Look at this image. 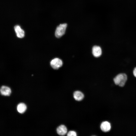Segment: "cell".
Segmentation results:
<instances>
[{"label":"cell","instance_id":"11","mask_svg":"<svg viewBox=\"0 0 136 136\" xmlns=\"http://www.w3.org/2000/svg\"><path fill=\"white\" fill-rule=\"evenodd\" d=\"M68 136H76L77 135L76 132L74 131H70L67 133Z\"/></svg>","mask_w":136,"mask_h":136},{"label":"cell","instance_id":"7","mask_svg":"<svg viewBox=\"0 0 136 136\" xmlns=\"http://www.w3.org/2000/svg\"><path fill=\"white\" fill-rule=\"evenodd\" d=\"M0 90L1 94L5 96H9L11 93L10 88L5 86H3L1 87Z\"/></svg>","mask_w":136,"mask_h":136},{"label":"cell","instance_id":"6","mask_svg":"<svg viewBox=\"0 0 136 136\" xmlns=\"http://www.w3.org/2000/svg\"><path fill=\"white\" fill-rule=\"evenodd\" d=\"M92 53L95 57H100L102 54L101 48L99 46H94L92 48Z\"/></svg>","mask_w":136,"mask_h":136},{"label":"cell","instance_id":"1","mask_svg":"<svg viewBox=\"0 0 136 136\" xmlns=\"http://www.w3.org/2000/svg\"><path fill=\"white\" fill-rule=\"evenodd\" d=\"M127 76L124 73H121L116 76L113 79L115 84L121 87H123L127 80Z\"/></svg>","mask_w":136,"mask_h":136},{"label":"cell","instance_id":"5","mask_svg":"<svg viewBox=\"0 0 136 136\" xmlns=\"http://www.w3.org/2000/svg\"><path fill=\"white\" fill-rule=\"evenodd\" d=\"M101 130L104 132H108L111 129V126L109 122L107 121L102 122L100 126Z\"/></svg>","mask_w":136,"mask_h":136},{"label":"cell","instance_id":"2","mask_svg":"<svg viewBox=\"0 0 136 136\" xmlns=\"http://www.w3.org/2000/svg\"><path fill=\"white\" fill-rule=\"evenodd\" d=\"M67 26V24L66 23L60 24L58 26L55 32L56 37L59 38L63 36L65 32Z\"/></svg>","mask_w":136,"mask_h":136},{"label":"cell","instance_id":"3","mask_svg":"<svg viewBox=\"0 0 136 136\" xmlns=\"http://www.w3.org/2000/svg\"><path fill=\"white\" fill-rule=\"evenodd\" d=\"M50 64L52 68L54 69H57L62 65V60L58 58H55L52 59L50 62Z\"/></svg>","mask_w":136,"mask_h":136},{"label":"cell","instance_id":"8","mask_svg":"<svg viewBox=\"0 0 136 136\" xmlns=\"http://www.w3.org/2000/svg\"><path fill=\"white\" fill-rule=\"evenodd\" d=\"M56 130L57 133L59 135H63L66 133L67 129L65 125H61L57 128Z\"/></svg>","mask_w":136,"mask_h":136},{"label":"cell","instance_id":"10","mask_svg":"<svg viewBox=\"0 0 136 136\" xmlns=\"http://www.w3.org/2000/svg\"><path fill=\"white\" fill-rule=\"evenodd\" d=\"M26 109L25 105L23 103H20L17 106V109L18 112L21 113L24 112Z\"/></svg>","mask_w":136,"mask_h":136},{"label":"cell","instance_id":"9","mask_svg":"<svg viewBox=\"0 0 136 136\" xmlns=\"http://www.w3.org/2000/svg\"><path fill=\"white\" fill-rule=\"evenodd\" d=\"M73 96L76 100L79 101L83 99L84 97V95L81 91H77L74 92Z\"/></svg>","mask_w":136,"mask_h":136},{"label":"cell","instance_id":"12","mask_svg":"<svg viewBox=\"0 0 136 136\" xmlns=\"http://www.w3.org/2000/svg\"><path fill=\"white\" fill-rule=\"evenodd\" d=\"M133 74L134 76L136 78V67H135L133 69Z\"/></svg>","mask_w":136,"mask_h":136},{"label":"cell","instance_id":"4","mask_svg":"<svg viewBox=\"0 0 136 136\" xmlns=\"http://www.w3.org/2000/svg\"><path fill=\"white\" fill-rule=\"evenodd\" d=\"M14 28L17 36L18 38H22L24 37V32L19 25H15L14 27Z\"/></svg>","mask_w":136,"mask_h":136}]
</instances>
